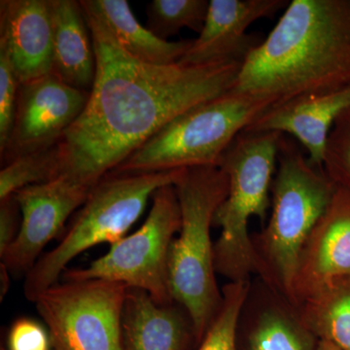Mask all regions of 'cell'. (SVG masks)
I'll return each mask as SVG.
<instances>
[{
    "instance_id": "cell-1",
    "label": "cell",
    "mask_w": 350,
    "mask_h": 350,
    "mask_svg": "<svg viewBox=\"0 0 350 350\" xmlns=\"http://www.w3.org/2000/svg\"><path fill=\"white\" fill-rule=\"evenodd\" d=\"M93 40L96 76L86 107L55 144L57 177L93 188L169 122L231 91L241 63L156 66L123 50L80 1Z\"/></svg>"
},
{
    "instance_id": "cell-2",
    "label": "cell",
    "mask_w": 350,
    "mask_h": 350,
    "mask_svg": "<svg viewBox=\"0 0 350 350\" xmlns=\"http://www.w3.org/2000/svg\"><path fill=\"white\" fill-rule=\"evenodd\" d=\"M350 88V0H292L232 90L276 103Z\"/></svg>"
},
{
    "instance_id": "cell-3",
    "label": "cell",
    "mask_w": 350,
    "mask_h": 350,
    "mask_svg": "<svg viewBox=\"0 0 350 350\" xmlns=\"http://www.w3.org/2000/svg\"><path fill=\"white\" fill-rule=\"evenodd\" d=\"M336 187L322 167L312 165L283 135L271 184V214L254 244L258 273L292 306L299 258L325 213Z\"/></svg>"
},
{
    "instance_id": "cell-4",
    "label": "cell",
    "mask_w": 350,
    "mask_h": 350,
    "mask_svg": "<svg viewBox=\"0 0 350 350\" xmlns=\"http://www.w3.org/2000/svg\"><path fill=\"white\" fill-rule=\"evenodd\" d=\"M181 226L170 250V291L192 320L198 347L220 310L211 228L229 192V179L216 165L183 170L174 184Z\"/></svg>"
},
{
    "instance_id": "cell-5",
    "label": "cell",
    "mask_w": 350,
    "mask_h": 350,
    "mask_svg": "<svg viewBox=\"0 0 350 350\" xmlns=\"http://www.w3.org/2000/svg\"><path fill=\"white\" fill-rule=\"evenodd\" d=\"M282 137L276 131L245 129L234 138L219 165L229 179V192L213 219V225L221 228L214 243V265L216 273L231 282L248 280L251 273H258L248 223L253 216L262 222L267 217Z\"/></svg>"
},
{
    "instance_id": "cell-6",
    "label": "cell",
    "mask_w": 350,
    "mask_h": 350,
    "mask_svg": "<svg viewBox=\"0 0 350 350\" xmlns=\"http://www.w3.org/2000/svg\"><path fill=\"white\" fill-rule=\"evenodd\" d=\"M273 105L265 96L232 89L175 117L110 174L219 167L239 133Z\"/></svg>"
},
{
    "instance_id": "cell-7",
    "label": "cell",
    "mask_w": 350,
    "mask_h": 350,
    "mask_svg": "<svg viewBox=\"0 0 350 350\" xmlns=\"http://www.w3.org/2000/svg\"><path fill=\"white\" fill-rule=\"evenodd\" d=\"M182 172L110 174L100 179L66 237L42 255L25 276V298L34 303L39 295L59 282L71 260L85 250L100 243L113 245L125 238L154 193L163 186L174 185Z\"/></svg>"
},
{
    "instance_id": "cell-8",
    "label": "cell",
    "mask_w": 350,
    "mask_h": 350,
    "mask_svg": "<svg viewBox=\"0 0 350 350\" xmlns=\"http://www.w3.org/2000/svg\"><path fill=\"white\" fill-rule=\"evenodd\" d=\"M152 208L137 232L110 245L87 268L68 269L64 280H103L147 292L159 304L174 303L170 284V250L181 226L174 185L154 193Z\"/></svg>"
},
{
    "instance_id": "cell-9",
    "label": "cell",
    "mask_w": 350,
    "mask_h": 350,
    "mask_svg": "<svg viewBox=\"0 0 350 350\" xmlns=\"http://www.w3.org/2000/svg\"><path fill=\"white\" fill-rule=\"evenodd\" d=\"M126 290L108 280H64L39 295L34 304L52 350H123Z\"/></svg>"
},
{
    "instance_id": "cell-10",
    "label": "cell",
    "mask_w": 350,
    "mask_h": 350,
    "mask_svg": "<svg viewBox=\"0 0 350 350\" xmlns=\"http://www.w3.org/2000/svg\"><path fill=\"white\" fill-rule=\"evenodd\" d=\"M89 94L53 75L22 83L12 130L0 152L1 163L5 165L18 157L54 146L81 114Z\"/></svg>"
},
{
    "instance_id": "cell-11",
    "label": "cell",
    "mask_w": 350,
    "mask_h": 350,
    "mask_svg": "<svg viewBox=\"0 0 350 350\" xmlns=\"http://www.w3.org/2000/svg\"><path fill=\"white\" fill-rule=\"evenodd\" d=\"M91 190L61 176L14 194L22 221L15 241L0 256L11 275L27 276L42 256L44 247L61 232L69 216L85 204Z\"/></svg>"
},
{
    "instance_id": "cell-12",
    "label": "cell",
    "mask_w": 350,
    "mask_h": 350,
    "mask_svg": "<svg viewBox=\"0 0 350 350\" xmlns=\"http://www.w3.org/2000/svg\"><path fill=\"white\" fill-rule=\"evenodd\" d=\"M350 280V193L337 187L328 208L301 250L293 284V308Z\"/></svg>"
},
{
    "instance_id": "cell-13",
    "label": "cell",
    "mask_w": 350,
    "mask_h": 350,
    "mask_svg": "<svg viewBox=\"0 0 350 350\" xmlns=\"http://www.w3.org/2000/svg\"><path fill=\"white\" fill-rule=\"evenodd\" d=\"M287 0H211L206 23L179 66L241 63L261 43L248 27L286 8Z\"/></svg>"
},
{
    "instance_id": "cell-14",
    "label": "cell",
    "mask_w": 350,
    "mask_h": 350,
    "mask_svg": "<svg viewBox=\"0 0 350 350\" xmlns=\"http://www.w3.org/2000/svg\"><path fill=\"white\" fill-rule=\"evenodd\" d=\"M0 48L8 55L21 84L52 73L51 0H2Z\"/></svg>"
},
{
    "instance_id": "cell-15",
    "label": "cell",
    "mask_w": 350,
    "mask_h": 350,
    "mask_svg": "<svg viewBox=\"0 0 350 350\" xmlns=\"http://www.w3.org/2000/svg\"><path fill=\"white\" fill-rule=\"evenodd\" d=\"M350 107V88L332 93L308 94L276 103L246 130L292 135L308 152L312 165L322 167L332 128Z\"/></svg>"
},
{
    "instance_id": "cell-16",
    "label": "cell",
    "mask_w": 350,
    "mask_h": 350,
    "mask_svg": "<svg viewBox=\"0 0 350 350\" xmlns=\"http://www.w3.org/2000/svg\"><path fill=\"white\" fill-rule=\"evenodd\" d=\"M123 350H189L198 347L192 320L179 304L157 303L128 287L124 305Z\"/></svg>"
},
{
    "instance_id": "cell-17",
    "label": "cell",
    "mask_w": 350,
    "mask_h": 350,
    "mask_svg": "<svg viewBox=\"0 0 350 350\" xmlns=\"http://www.w3.org/2000/svg\"><path fill=\"white\" fill-rule=\"evenodd\" d=\"M52 73L68 86L91 91L96 76L93 40L80 1L51 0Z\"/></svg>"
},
{
    "instance_id": "cell-18",
    "label": "cell",
    "mask_w": 350,
    "mask_h": 350,
    "mask_svg": "<svg viewBox=\"0 0 350 350\" xmlns=\"http://www.w3.org/2000/svg\"><path fill=\"white\" fill-rule=\"evenodd\" d=\"M107 24L123 50L131 57L156 66L178 63L193 40L176 42L159 38L135 19L126 0H85Z\"/></svg>"
},
{
    "instance_id": "cell-19",
    "label": "cell",
    "mask_w": 350,
    "mask_h": 350,
    "mask_svg": "<svg viewBox=\"0 0 350 350\" xmlns=\"http://www.w3.org/2000/svg\"><path fill=\"white\" fill-rule=\"evenodd\" d=\"M299 310L301 323L315 338L350 350V280L320 292Z\"/></svg>"
},
{
    "instance_id": "cell-20",
    "label": "cell",
    "mask_w": 350,
    "mask_h": 350,
    "mask_svg": "<svg viewBox=\"0 0 350 350\" xmlns=\"http://www.w3.org/2000/svg\"><path fill=\"white\" fill-rule=\"evenodd\" d=\"M314 335L300 319L280 310L262 313L248 337L250 350H317Z\"/></svg>"
},
{
    "instance_id": "cell-21",
    "label": "cell",
    "mask_w": 350,
    "mask_h": 350,
    "mask_svg": "<svg viewBox=\"0 0 350 350\" xmlns=\"http://www.w3.org/2000/svg\"><path fill=\"white\" fill-rule=\"evenodd\" d=\"M208 9L207 0H153L146 8L148 29L165 41L185 27L200 33Z\"/></svg>"
},
{
    "instance_id": "cell-22",
    "label": "cell",
    "mask_w": 350,
    "mask_h": 350,
    "mask_svg": "<svg viewBox=\"0 0 350 350\" xmlns=\"http://www.w3.org/2000/svg\"><path fill=\"white\" fill-rule=\"evenodd\" d=\"M57 174L59 159L55 145L45 150L18 157L2 167L0 172V200L21 189L54 180Z\"/></svg>"
},
{
    "instance_id": "cell-23",
    "label": "cell",
    "mask_w": 350,
    "mask_h": 350,
    "mask_svg": "<svg viewBox=\"0 0 350 350\" xmlns=\"http://www.w3.org/2000/svg\"><path fill=\"white\" fill-rule=\"evenodd\" d=\"M250 291V282H230L222 290L220 310L198 350H237L239 314Z\"/></svg>"
},
{
    "instance_id": "cell-24",
    "label": "cell",
    "mask_w": 350,
    "mask_h": 350,
    "mask_svg": "<svg viewBox=\"0 0 350 350\" xmlns=\"http://www.w3.org/2000/svg\"><path fill=\"white\" fill-rule=\"evenodd\" d=\"M322 169L336 187L350 193V107L338 117L332 128Z\"/></svg>"
},
{
    "instance_id": "cell-25",
    "label": "cell",
    "mask_w": 350,
    "mask_h": 350,
    "mask_svg": "<svg viewBox=\"0 0 350 350\" xmlns=\"http://www.w3.org/2000/svg\"><path fill=\"white\" fill-rule=\"evenodd\" d=\"M20 85L8 55L0 48V152L12 130Z\"/></svg>"
},
{
    "instance_id": "cell-26",
    "label": "cell",
    "mask_w": 350,
    "mask_h": 350,
    "mask_svg": "<svg viewBox=\"0 0 350 350\" xmlns=\"http://www.w3.org/2000/svg\"><path fill=\"white\" fill-rule=\"evenodd\" d=\"M8 350H52L49 332L38 320L16 319L7 336Z\"/></svg>"
},
{
    "instance_id": "cell-27",
    "label": "cell",
    "mask_w": 350,
    "mask_h": 350,
    "mask_svg": "<svg viewBox=\"0 0 350 350\" xmlns=\"http://www.w3.org/2000/svg\"><path fill=\"white\" fill-rule=\"evenodd\" d=\"M20 213L15 195L0 200V256L8 250L19 232Z\"/></svg>"
},
{
    "instance_id": "cell-28",
    "label": "cell",
    "mask_w": 350,
    "mask_h": 350,
    "mask_svg": "<svg viewBox=\"0 0 350 350\" xmlns=\"http://www.w3.org/2000/svg\"><path fill=\"white\" fill-rule=\"evenodd\" d=\"M317 350H342L340 347H336L335 345L331 342H326L323 340H317Z\"/></svg>"
}]
</instances>
